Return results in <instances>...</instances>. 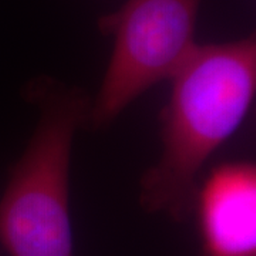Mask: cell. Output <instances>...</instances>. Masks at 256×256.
<instances>
[{"mask_svg":"<svg viewBox=\"0 0 256 256\" xmlns=\"http://www.w3.org/2000/svg\"><path fill=\"white\" fill-rule=\"evenodd\" d=\"M162 114V154L141 181L146 212L184 220L198 195L204 164L242 124L256 92L255 34L194 47L171 78Z\"/></svg>","mask_w":256,"mask_h":256,"instance_id":"obj_1","label":"cell"},{"mask_svg":"<svg viewBox=\"0 0 256 256\" xmlns=\"http://www.w3.org/2000/svg\"><path fill=\"white\" fill-rule=\"evenodd\" d=\"M32 96L40 120L0 201V242L10 256H73L72 148L92 102L82 90L46 80Z\"/></svg>","mask_w":256,"mask_h":256,"instance_id":"obj_2","label":"cell"},{"mask_svg":"<svg viewBox=\"0 0 256 256\" xmlns=\"http://www.w3.org/2000/svg\"><path fill=\"white\" fill-rule=\"evenodd\" d=\"M202 0H126L98 20L114 47L87 124L104 128L132 101L172 78L190 57Z\"/></svg>","mask_w":256,"mask_h":256,"instance_id":"obj_3","label":"cell"},{"mask_svg":"<svg viewBox=\"0 0 256 256\" xmlns=\"http://www.w3.org/2000/svg\"><path fill=\"white\" fill-rule=\"evenodd\" d=\"M204 256H256V168L226 164L198 195Z\"/></svg>","mask_w":256,"mask_h":256,"instance_id":"obj_4","label":"cell"}]
</instances>
